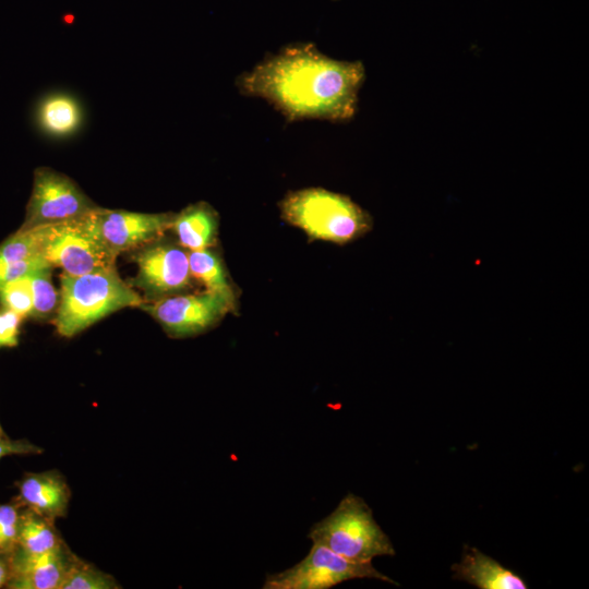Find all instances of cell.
<instances>
[{
    "label": "cell",
    "instance_id": "obj_5",
    "mask_svg": "<svg viewBox=\"0 0 589 589\" xmlns=\"http://www.w3.org/2000/svg\"><path fill=\"white\" fill-rule=\"evenodd\" d=\"M82 217L34 228L41 256L52 267L62 268L63 274L69 276L116 266L118 255L88 230Z\"/></svg>",
    "mask_w": 589,
    "mask_h": 589
},
{
    "label": "cell",
    "instance_id": "obj_15",
    "mask_svg": "<svg viewBox=\"0 0 589 589\" xmlns=\"http://www.w3.org/2000/svg\"><path fill=\"white\" fill-rule=\"evenodd\" d=\"M190 271L205 290L223 298L231 313L237 312L238 294L228 275L223 259L212 248L188 251Z\"/></svg>",
    "mask_w": 589,
    "mask_h": 589
},
{
    "label": "cell",
    "instance_id": "obj_25",
    "mask_svg": "<svg viewBox=\"0 0 589 589\" xmlns=\"http://www.w3.org/2000/svg\"><path fill=\"white\" fill-rule=\"evenodd\" d=\"M12 577L11 554H0V588L8 586Z\"/></svg>",
    "mask_w": 589,
    "mask_h": 589
},
{
    "label": "cell",
    "instance_id": "obj_14",
    "mask_svg": "<svg viewBox=\"0 0 589 589\" xmlns=\"http://www.w3.org/2000/svg\"><path fill=\"white\" fill-rule=\"evenodd\" d=\"M218 227L216 209L206 202H197L175 214L170 229L185 250L199 251L215 247Z\"/></svg>",
    "mask_w": 589,
    "mask_h": 589
},
{
    "label": "cell",
    "instance_id": "obj_6",
    "mask_svg": "<svg viewBox=\"0 0 589 589\" xmlns=\"http://www.w3.org/2000/svg\"><path fill=\"white\" fill-rule=\"evenodd\" d=\"M373 578L398 585L380 573L372 562H354L313 543L308 555L292 567L267 575L264 589H328L342 581Z\"/></svg>",
    "mask_w": 589,
    "mask_h": 589
},
{
    "label": "cell",
    "instance_id": "obj_24",
    "mask_svg": "<svg viewBox=\"0 0 589 589\" xmlns=\"http://www.w3.org/2000/svg\"><path fill=\"white\" fill-rule=\"evenodd\" d=\"M43 448L25 438L11 440L5 433H0V460L11 455H37Z\"/></svg>",
    "mask_w": 589,
    "mask_h": 589
},
{
    "label": "cell",
    "instance_id": "obj_26",
    "mask_svg": "<svg viewBox=\"0 0 589 589\" xmlns=\"http://www.w3.org/2000/svg\"><path fill=\"white\" fill-rule=\"evenodd\" d=\"M0 433H5L4 430L2 429L1 424H0Z\"/></svg>",
    "mask_w": 589,
    "mask_h": 589
},
{
    "label": "cell",
    "instance_id": "obj_18",
    "mask_svg": "<svg viewBox=\"0 0 589 589\" xmlns=\"http://www.w3.org/2000/svg\"><path fill=\"white\" fill-rule=\"evenodd\" d=\"M52 266H46L29 273L33 293V311L31 317L46 318L56 313L59 294L51 281Z\"/></svg>",
    "mask_w": 589,
    "mask_h": 589
},
{
    "label": "cell",
    "instance_id": "obj_21",
    "mask_svg": "<svg viewBox=\"0 0 589 589\" xmlns=\"http://www.w3.org/2000/svg\"><path fill=\"white\" fill-rule=\"evenodd\" d=\"M0 306L13 311L23 318L32 315L33 293L29 274L0 286Z\"/></svg>",
    "mask_w": 589,
    "mask_h": 589
},
{
    "label": "cell",
    "instance_id": "obj_2",
    "mask_svg": "<svg viewBox=\"0 0 589 589\" xmlns=\"http://www.w3.org/2000/svg\"><path fill=\"white\" fill-rule=\"evenodd\" d=\"M278 205L281 217L312 240L344 245L373 227L371 215L349 196L323 188L290 191Z\"/></svg>",
    "mask_w": 589,
    "mask_h": 589
},
{
    "label": "cell",
    "instance_id": "obj_11",
    "mask_svg": "<svg viewBox=\"0 0 589 589\" xmlns=\"http://www.w3.org/2000/svg\"><path fill=\"white\" fill-rule=\"evenodd\" d=\"M77 560L67 543L43 554H28L15 548L11 553L12 577L7 588L61 589Z\"/></svg>",
    "mask_w": 589,
    "mask_h": 589
},
{
    "label": "cell",
    "instance_id": "obj_3",
    "mask_svg": "<svg viewBox=\"0 0 589 589\" xmlns=\"http://www.w3.org/2000/svg\"><path fill=\"white\" fill-rule=\"evenodd\" d=\"M143 302L116 266L80 276L62 274L55 326L60 336L70 338L116 311Z\"/></svg>",
    "mask_w": 589,
    "mask_h": 589
},
{
    "label": "cell",
    "instance_id": "obj_19",
    "mask_svg": "<svg viewBox=\"0 0 589 589\" xmlns=\"http://www.w3.org/2000/svg\"><path fill=\"white\" fill-rule=\"evenodd\" d=\"M120 588L115 578L85 562L81 557L71 568L61 589H116Z\"/></svg>",
    "mask_w": 589,
    "mask_h": 589
},
{
    "label": "cell",
    "instance_id": "obj_12",
    "mask_svg": "<svg viewBox=\"0 0 589 589\" xmlns=\"http://www.w3.org/2000/svg\"><path fill=\"white\" fill-rule=\"evenodd\" d=\"M15 485L17 494L11 501L19 507L53 521L67 516L71 490L58 470L25 472Z\"/></svg>",
    "mask_w": 589,
    "mask_h": 589
},
{
    "label": "cell",
    "instance_id": "obj_7",
    "mask_svg": "<svg viewBox=\"0 0 589 589\" xmlns=\"http://www.w3.org/2000/svg\"><path fill=\"white\" fill-rule=\"evenodd\" d=\"M96 205L71 178L48 167L34 171L32 193L19 230L77 219Z\"/></svg>",
    "mask_w": 589,
    "mask_h": 589
},
{
    "label": "cell",
    "instance_id": "obj_16",
    "mask_svg": "<svg viewBox=\"0 0 589 589\" xmlns=\"http://www.w3.org/2000/svg\"><path fill=\"white\" fill-rule=\"evenodd\" d=\"M64 544L53 520L21 508L16 549L28 554H43L57 551Z\"/></svg>",
    "mask_w": 589,
    "mask_h": 589
},
{
    "label": "cell",
    "instance_id": "obj_8",
    "mask_svg": "<svg viewBox=\"0 0 589 589\" xmlns=\"http://www.w3.org/2000/svg\"><path fill=\"white\" fill-rule=\"evenodd\" d=\"M137 273L132 286L144 293V302L184 293L193 288L189 254L178 242L160 238L139 248Z\"/></svg>",
    "mask_w": 589,
    "mask_h": 589
},
{
    "label": "cell",
    "instance_id": "obj_23",
    "mask_svg": "<svg viewBox=\"0 0 589 589\" xmlns=\"http://www.w3.org/2000/svg\"><path fill=\"white\" fill-rule=\"evenodd\" d=\"M23 320L13 311L0 306V349L14 348L19 345Z\"/></svg>",
    "mask_w": 589,
    "mask_h": 589
},
{
    "label": "cell",
    "instance_id": "obj_4",
    "mask_svg": "<svg viewBox=\"0 0 589 589\" xmlns=\"http://www.w3.org/2000/svg\"><path fill=\"white\" fill-rule=\"evenodd\" d=\"M308 538L354 562L395 555L389 538L375 521L369 505L352 493H348L328 516L314 524Z\"/></svg>",
    "mask_w": 589,
    "mask_h": 589
},
{
    "label": "cell",
    "instance_id": "obj_10",
    "mask_svg": "<svg viewBox=\"0 0 589 589\" xmlns=\"http://www.w3.org/2000/svg\"><path fill=\"white\" fill-rule=\"evenodd\" d=\"M139 308L154 317L171 338L202 334L231 312L223 298L206 290L143 302Z\"/></svg>",
    "mask_w": 589,
    "mask_h": 589
},
{
    "label": "cell",
    "instance_id": "obj_1",
    "mask_svg": "<svg viewBox=\"0 0 589 589\" xmlns=\"http://www.w3.org/2000/svg\"><path fill=\"white\" fill-rule=\"evenodd\" d=\"M365 79L361 61H341L312 43H297L269 55L236 79L242 95L271 104L287 121L350 120Z\"/></svg>",
    "mask_w": 589,
    "mask_h": 589
},
{
    "label": "cell",
    "instance_id": "obj_22",
    "mask_svg": "<svg viewBox=\"0 0 589 589\" xmlns=\"http://www.w3.org/2000/svg\"><path fill=\"white\" fill-rule=\"evenodd\" d=\"M21 507L13 501L0 503V554H11L17 545Z\"/></svg>",
    "mask_w": 589,
    "mask_h": 589
},
{
    "label": "cell",
    "instance_id": "obj_13",
    "mask_svg": "<svg viewBox=\"0 0 589 589\" xmlns=\"http://www.w3.org/2000/svg\"><path fill=\"white\" fill-rule=\"evenodd\" d=\"M454 578L480 589H526V581L494 558L476 548L465 552L460 563L452 566Z\"/></svg>",
    "mask_w": 589,
    "mask_h": 589
},
{
    "label": "cell",
    "instance_id": "obj_17",
    "mask_svg": "<svg viewBox=\"0 0 589 589\" xmlns=\"http://www.w3.org/2000/svg\"><path fill=\"white\" fill-rule=\"evenodd\" d=\"M82 120V113L75 99L58 94L46 98L38 109L40 127L51 135L72 134Z\"/></svg>",
    "mask_w": 589,
    "mask_h": 589
},
{
    "label": "cell",
    "instance_id": "obj_9",
    "mask_svg": "<svg viewBox=\"0 0 589 589\" xmlns=\"http://www.w3.org/2000/svg\"><path fill=\"white\" fill-rule=\"evenodd\" d=\"M173 213H137L97 207L82 217L84 225L112 253L139 249L170 230Z\"/></svg>",
    "mask_w": 589,
    "mask_h": 589
},
{
    "label": "cell",
    "instance_id": "obj_20",
    "mask_svg": "<svg viewBox=\"0 0 589 589\" xmlns=\"http://www.w3.org/2000/svg\"><path fill=\"white\" fill-rule=\"evenodd\" d=\"M39 256L43 257L35 229H17L0 244V267Z\"/></svg>",
    "mask_w": 589,
    "mask_h": 589
}]
</instances>
